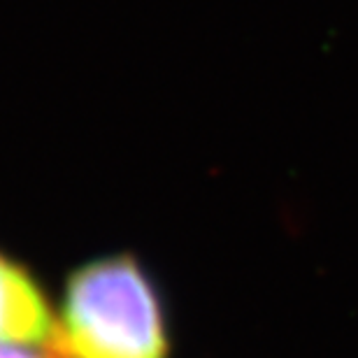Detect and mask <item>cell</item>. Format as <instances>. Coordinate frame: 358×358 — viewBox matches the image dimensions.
Instances as JSON below:
<instances>
[{"mask_svg":"<svg viewBox=\"0 0 358 358\" xmlns=\"http://www.w3.org/2000/svg\"><path fill=\"white\" fill-rule=\"evenodd\" d=\"M54 345L68 358H168L159 296L133 256H110L73 272Z\"/></svg>","mask_w":358,"mask_h":358,"instance_id":"cell-1","label":"cell"},{"mask_svg":"<svg viewBox=\"0 0 358 358\" xmlns=\"http://www.w3.org/2000/svg\"><path fill=\"white\" fill-rule=\"evenodd\" d=\"M54 338V317L38 282L24 266L0 254V342L40 347Z\"/></svg>","mask_w":358,"mask_h":358,"instance_id":"cell-2","label":"cell"},{"mask_svg":"<svg viewBox=\"0 0 358 358\" xmlns=\"http://www.w3.org/2000/svg\"><path fill=\"white\" fill-rule=\"evenodd\" d=\"M0 358H68L52 342V349L38 352L35 345H14V342H0Z\"/></svg>","mask_w":358,"mask_h":358,"instance_id":"cell-3","label":"cell"}]
</instances>
